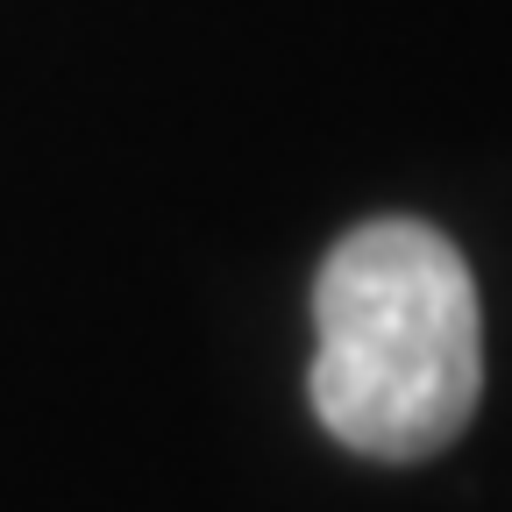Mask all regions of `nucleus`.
<instances>
[{"label": "nucleus", "mask_w": 512, "mask_h": 512, "mask_svg": "<svg viewBox=\"0 0 512 512\" xmlns=\"http://www.w3.org/2000/svg\"><path fill=\"white\" fill-rule=\"evenodd\" d=\"M313 413L342 448L420 463L484 399V313L463 249L427 221H363L313 278Z\"/></svg>", "instance_id": "1"}]
</instances>
